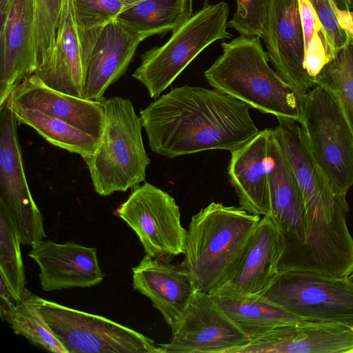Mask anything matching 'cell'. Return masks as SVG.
<instances>
[{
    "mask_svg": "<svg viewBox=\"0 0 353 353\" xmlns=\"http://www.w3.org/2000/svg\"><path fill=\"white\" fill-rule=\"evenodd\" d=\"M250 108L216 89L185 85L156 99L139 117L151 150L175 158L242 146L259 132Z\"/></svg>",
    "mask_w": 353,
    "mask_h": 353,
    "instance_id": "obj_1",
    "label": "cell"
},
{
    "mask_svg": "<svg viewBox=\"0 0 353 353\" xmlns=\"http://www.w3.org/2000/svg\"><path fill=\"white\" fill-rule=\"evenodd\" d=\"M261 219L241 207L212 202L191 218L181 263L196 290L212 294L236 268Z\"/></svg>",
    "mask_w": 353,
    "mask_h": 353,
    "instance_id": "obj_2",
    "label": "cell"
},
{
    "mask_svg": "<svg viewBox=\"0 0 353 353\" xmlns=\"http://www.w3.org/2000/svg\"><path fill=\"white\" fill-rule=\"evenodd\" d=\"M222 54L204 72L213 88L261 112L299 124L302 99L269 65L258 36L241 35L221 43Z\"/></svg>",
    "mask_w": 353,
    "mask_h": 353,
    "instance_id": "obj_3",
    "label": "cell"
},
{
    "mask_svg": "<svg viewBox=\"0 0 353 353\" xmlns=\"http://www.w3.org/2000/svg\"><path fill=\"white\" fill-rule=\"evenodd\" d=\"M102 103L104 122L97 149L83 159L95 192L105 196L145 182L150 160L143 142L141 119L131 101L113 97Z\"/></svg>",
    "mask_w": 353,
    "mask_h": 353,
    "instance_id": "obj_4",
    "label": "cell"
},
{
    "mask_svg": "<svg viewBox=\"0 0 353 353\" xmlns=\"http://www.w3.org/2000/svg\"><path fill=\"white\" fill-rule=\"evenodd\" d=\"M229 10L225 1L212 4L204 0L202 8L173 31L164 44L141 54L132 77L145 86L151 98L159 97L207 47L232 37L227 30Z\"/></svg>",
    "mask_w": 353,
    "mask_h": 353,
    "instance_id": "obj_5",
    "label": "cell"
},
{
    "mask_svg": "<svg viewBox=\"0 0 353 353\" xmlns=\"http://www.w3.org/2000/svg\"><path fill=\"white\" fill-rule=\"evenodd\" d=\"M303 128L311 152L343 194L353 185V132L333 94L317 85L303 94Z\"/></svg>",
    "mask_w": 353,
    "mask_h": 353,
    "instance_id": "obj_6",
    "label": "cell"
},
{
    "mask_svg": "<svg viewBox=\"0 0 353 353\" xmlns=\"http://www.w3.org/2000/svg\"><path fill=\"white\" fill-rule=\"evenodd\" d=\"M33 299L68 353H163L152 339L112 320L34 294Z\"/></svg>",
    "mask_w": 353,
    "mask_h": 353,
    "instance_id": "obj_7",
    "label": "cell"
},
{
    "mask_svg": "<svg viewBox=\"0 0 353 353\" xmlns=\"http://www.w3.org/2000/svg\"><path fill=\"white\" fill-rule=\"evenodd\" d=\"M261 296L308 321H353V283L347 276L281 269Z\"/></svg>",
    "mask_w": 353,
    "mask_h": 353,
    "instance_id": "obj_8",
    "label": "cell"
},
{
    "mask_svg": "<svg viewBox=\"0 0 353 353\" xmlns=\"http://www.w3.org/2000/svg\"><path fill=\"white\" fill-rule=\"evenodd\" d=\"M116 212L137 234L146 254L167 261L183 254L187 230L179 205L168 192L144 182Z\"/></svg>",
    "mask_w": 353,
    "mask_h": 353,
    "instance_id": "obj_9",
    "label": "cell"
},
{
    "mask_svg": "<svg viewBox=\"0 0 353 353\" xmlns=\"http://www.w3.org/2000/svg\"><path fill=\"white\" fill-rule=\"evenodd\" d=\"M276 118L273 134L300 188L305 221L318 223L347 217L346 194L337 189L316 162L301 125L288 118Z\"/></svg>",
    "mask_w": 353,
    "mask_h": 353,
    "instance_id": "obj_10",
    "label": "cell"
},
{
    "mask_svg": "<svg viewBox=\"0 0 353 353\" xmlns=\"http://www.w3.org/2000/svg\"><path fill=\"white\" fill-rule=\"evenodd\" d=\"M17 124L12 110L4 103L0 106V201L6 206L21 243L32 248L46 234L42 214L25 175Z\"/></svg>",
    "mask_w": 353,
    "mask_h": 353,
    "instance_id": "obj_11",
    "label": "cell"
},
{
    "mask_svg": "<svg viewBox=\"0 0 353 353\" xmlns=\"http://www.w3.org/2000/svg\"><path fill=\"white\" fill-rule=\"evenodd\" d=\"M250 339L221 309L211 294L196 290L163 353H236Z\"/></svg>",
    "mask_w": 353,
    "mask_h": 353,
    "instance_id": "obj_12",
    "label": "cell"
},
{
    "mask_svg": "<svg viewBox=\"0 0 353 353\" xmlns=\"http://www.w3.org/2000/svg\"><path fill=\"white\" fill-rule=\"evenodd\" d=\"M103 28L83 29L73 0H64L54 46L34 74L52 89L83 98L86 70Z\"/></svg>",
    "mask_w": 353,
    "mask_h": 353,
    "instance_id": "obj_13",
    "label": "cell"
},
{
    "mask_svg": "<svg viewBox=\"0 0 353 353\" xmlns=\"http://www.w3.org/2000/svg\"><path fill=\"white\" fill-rule=\"evenodd\" d=\"M269 61L295 92L315 86L304 68V40L298 0H265L260 36Z\"/></svg>",
    "mask_w": 353,
    "mask_h": 353,
    "instance_id": "obj_14",
    "label": "cell"
},
{
    "mask_svg": "<svg viewBox=\"0 0 353 353\" xmlns=\"http://www.w3.org/2000/svg\"><path fill=\"white\" fill-rule=\"evenodd\" d=\"M0 106L37 70L33 0H12L0 14Z\"/></svg>",
    "mask_w": 353,
    "mask_h": 353,
    "instance_id": "obj_15",
    "label": "cell"
},
{
    "mask_svg": "<svg viewBox=\"0 0 353 353\" xmlns=\"http://www.w3.org/2000/svg\"><path fill=\"white\" fill-rule=\"evenodd\" d=\"M353 328L338 322L301 321L279 326L236 353H351Z\"/></svg>",
    "mask_w": 353,
    "mask_h": 353,
    "instance_id": "obj_16",
    "label": "cell"
},
{
    "mask_svg": "<svg viewBox=\"0 0 353 353\" xmlns=\"http://www.w3.org/2000/svg\"><path fill=\"white\" fill-rule=\"evenodd\" d=\"M28 256L40 268L39 277L43 291L90 288L104 278L95 248L74 242L41 241L32 248Z\"/></svg>",
    "mask_w": 353,
    "mask_h": 353,
    "instance_id": "obj_17",
    "label": "cell"
},
{
    "mask_svg": "<svg viewBox=\"0 0 353 353\" xmlns=\"http://www.w3.org/2000/svg\"><path fill=\"white\" fill-rule=\"evenodd\" d=\"M287 243L270 215L261 218L232 274L222 286L245 295H261L279 272Z\"/></svg>",
    "mask_w": 353,
    "mask_h": 353,
    "instance_id": "obj_18",
    "label": "cell"
},
{
    "mask_svg": "<svg viewBox=\"0 0 353 353\" xmlns=\"http://www.w3.org/2000/svg\"><path fill=\"white\" fill-rule=\"evenodd\" d=\"M133 288L150 299L174 330L196 291L194 281L181 265L145 254L132 268Z\"/></svg>",
    "mask_w": 353,
    "mask_h": 353,
    "instance_id": "obj_19",
    "label": "cell"
},
{
    "mask_svg": "<svg viewBox=\"0 0 353 353\" xmlns=\"http://www.w3.org/2000/svg\"><path fill=\"white\" fill-rule=\"evenodd\" d=\"M272 128L259 131L242 146L231 152L228 168L239 203L248 212L270 215V168Z\"/></svg>",
    "mask_w": 353,
    "mask_h": 353,
    "instance_id": "obj_20",
    "label": "cell"
},
{
    "mask_svg": "<svg viewBox=\"0 0 353 353\" xmlns=\"http://www.w3.org/2000/svg\"><path fill=\"white\" fill-rule=\"evenodd\" d=\"M7 100L60 119L98 139L101 135L104 122L102 102L52 89L34 74L16 87Z\"/></svg>",
    "mask_w": 353,
    "mask_h": 353,
    "instance_id": "obj_21",
    "label": "cell"
},
{
    "mask_svg": "<svg viewBox=\"0 0 353 353\" xmlns=\"http://www.w3.org/2000/svg\"><path fill=\"white\" fill-rule=\"evenodd\" d=\"M143 41L139 35L117 19L106 24L88 63L83 98L102 102L105 90L125 73Z\"/></svg>",
    "mask_w": 353,
    "mask_h": 353,
    "instance_id": "obj_22",
    "label": "cell"
},
{
    "mask_svg": "<svg viewBox=\"0 0 353 353\" xmlns=\"http://www.w3.org/2000/svg\"><path fill=\"white\" fill-rule=\"evenodd\" d=\"M268 178L270 215L285 236V254L304 241L305 211L296 179L274 136L273 129L270 141Z\"/></svg>",
    "mask_w": 353,
    "mask_h": 353,
    "instance_id": "obj_23",
    "label": "cell"
},
{
    "mask_svg": "<svg viewBox=\"0 0 353 353\" xmlns=\"http://www.w3.org/2000/svg\"><path fill=\"white\" fill-rule=\"evenodd\" d=\"M227 316L250 339L281 325L308 321L261 295H245L221 288L211 294Z\"/></svg>",
    "mask_w": 353,
    "mask_h": 353,
    "instance_id": "obj_24",
    "label": "cell"
},
{
    "mask_svg": "<svg viewBox=\"0 0 353 353\" xmlns=\"http://www.w3.org/2000/svg\"><path fill=\"white\" fill-rule=\"evenodd\" d=\"M193 0H143L117 18L143 40L173 32L193 14Z\"/></svg>",
    "mask_w": 353,
    "mask_h": 353,
    "instance_id": "obj_25",
    "label": "cell"
},
{
    "mask_svg": "<svg viewBox=\"0 0 353 353\" xmlns=\"http://www.w3.org/2000/svg\"><path fill=\"white\" fill-rule=\"evenodd\" d=\"M4 103L12 110L18 125L24 124L32 128L51 144L77 154L83 159L93 155L96 152L99 139L37 109L8 100Z\"/></svg>",
    "mask_w": 353,
    "mask_h": 353,
    "instance_id": "obj_26",
    "label": "cell"
},
{
    "mask_svg": "<svg viewBox=\"0 0 353 353\" xmlns=\"http://www.w3.org/2000/svg\"><path fill=\"white\" fill-rule=\"evenodd\" d=\"M33 295L25 288L5 321L16 334L24 336L34 345L54 353H68L43 319Z\"/></svg>",
    "mask_w": 353,
    "mask_h": 353,
    "instance_id": "obj_27",
    "label": "cell"
},
{
    "mask_svg": "<svg viewBox=\"0 0 353 353\" xmlns=\"http://www.w3.org/2000/svg\"><path fill=\"white\" fill-rule=\"evenodd\" d=\"M304 40V68L314 86L324 66L336 54L314 9L307 0H298Z\"/></svg>",
    "mask_w": 353,
    "mask_h": 353,
    "instance_id": "obj_28",
    "label": "cell"
},
{
    "mask_svg": "<svg viewBox=\"0 0 353 353\" xmlns=\"http://www.w3.org/2000/svg\"><path fill=\"white\" fill-rule=\"evenodd\" d=\"M317 85L333 94L353 132V38L324 66Z\"/></svg>",
    "mask_w": 353,
    "mask_h": 353,
    "instance_id": "obj_29",
    "label": "cell"
},
{
    "mask_svg": "<svg viewBox=\"0 0 353 353\" xmlns=\"http://www.w3.org/2000/svg\"><path fill=\"white\" fill-rule=\"evenodd\" d=\"M19 232L4 203L0 201V276L19 300L25 290V273Z\"/></svg>",
    "mask_w": 353,
    "mask_h": 353,
    "instance_id": "obj_30",
    "label": "cell"
},
{
    "mask_svg": "<svg viewBox=\"0 0 353 353\" xmlns=\"http://www.w3.org/2000/svg\"><path fill=\"white\" fill-rule=\"evenodd\" d=\"M336 54L353 38V0H307Z\"/></svg>",
    "mask_w": 353,
    "mask_h": 353,
    "instance_id": "obj_31",
    "label": "cell"
},
{
    "mask_svg": "<svg viewBox=\"0 0 353 353\" xmlns=\"http://www.w3.org/2000/svg\"><path fill=\"white\" fill-rule=\"evenodd\" d=\"M63 2L64 0H33V32L37 67L46 59L54 46Z\"/></svg>",
    "mask_w": 353,
    "mask_h": 353,
    "instance_id": "obj_32",
    "label": "cell"
},
{
    "mask_svg": "<svg viewBox=\"0 0 353 353\" xmlns=\"http://www.w3.org/2000/svg\"><path fill=\"white\" fill-rule=\"evenodd\" d=\"M75 15L83 29L104 27L125 9L121 0H73Z\"/></svg>",
    "mask_w": 353,
    "mask_h": 353,
    "instance_id": "obj_33",
    "label": "cell"
},
{
    "mask_svg": "<svg viewBox=\"0 0 353 353\" xmlns=\"http://www.w3.org/2000/svg\"><path fill=\"white\" fill-rule=\"evenodd\" d=\"M237 8L228 26L241 35L260 37L265 0H236Z\"/></svg>",
    "mask_w": 353,
    "mask_h": 353,
    "instance_id": "obj_34",
    "label": "cell"
},
{
    "mask_svg": "<svg viewBox=\"0 0 353 353\" xmlns=\"http://www.w3.org/2000/svg\"><path fill=\"white\" fill-rule=\"evenodd\" d=\"M18 301L4 279L0 276V314L3 321L6 320Z\"/></svg>",
    "mask_w": 353,
    "mask_h": 353,
    "instance_id": "obj_35",
    "label": "cell"
},
{
    "mask_svg": "<svg viewBox=\"0 0 353 353\" xmlns=\"http://www.w3.org/2000/svg\"><path fill=\"white\" fill-rule=\"evenodd\" d=\"M12 0H0V14L6 13Z\"/></svg>",
    "mask_w": 353,
    "mask_h": 353,
    "instance_id": "obj_36",
    "label": "cell"
},
{
    "mask_svg": "<svg viewBox=\"0 0 353 353\" xmlns=\"http://www.w3.org/2000/svg\"><path fill=\"white\" fill-rule=\"evenodd\" d=\"M123 4L125 6V8L128 7H130L139 1H141L143 0H121Z\"/></svg>",
    "mask_w": 353,
    "mask_h": 353,
    "instance_id": "obj_37",
    "label": "cell"
},
{
    "mask_svg": "<svg viewBox=\"0 0 353 353\" xmlns=\"http://www.w3.org/2000/svg\"><path fill=\"white\" fill-rule=\"evenodd\" d=\"M347 277L353 283V271Z\"/></svg>",
    "mask_w": 353,
    "mask_h": 353,
    "instance_id": "obj_38",
    "label": "cell"
},
{
    "mask_svg": "<svg viewBox=\"0 0 353 353\" xmlns=\"http://www.w3.org/2000/svg\"><path fill=\"white\" fill-rule=\"evenodd\" d=\"M345 324L350 325L351 327L353 328V321H350V322H349L347 323H345Z\"/></svg>",
    "mask_w": 353,
    "mask_h": 353,
    "instance_id": "obj_39",
    "label": "cell"
},
{
    "mask_svg": "<svg viewBox=\"0 0 353 353\" xmlns=\"http://www.w3.org/2000/svg\"><path fill=\"white\" fill-rule=\"evenodd\" d=\"M351 353H353V350H352Z\"/></svg>",
    "mask_w": 353,
    "mask_h": 353,
    "instance_id": "obj_40",
    "label": "cell"
}]
</instances>
